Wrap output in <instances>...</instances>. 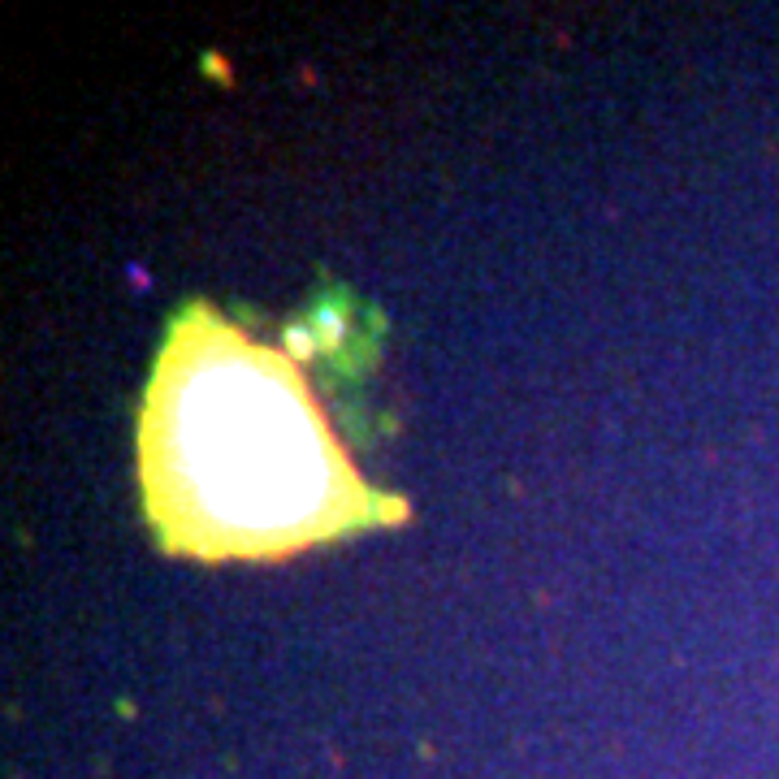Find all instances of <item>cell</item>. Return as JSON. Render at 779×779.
<instances>
[{
    "instance_id": "6da1fadb",
    "label": "cell",
    "mask_w": 779,
    "mask_h": 779,
    "mask_svg": "<svg viewBox=\"0 0 779 779\" xmlns=\"http://www.w3.org/2000/svg\"><path fill=\"white\" fill-rule=\"evenodd\" d=\"M139 477L165 550L282 558L403 519L359 481L303 373L208 303L165 338L139 416Z\"/></svg>"
}]
</instances>
